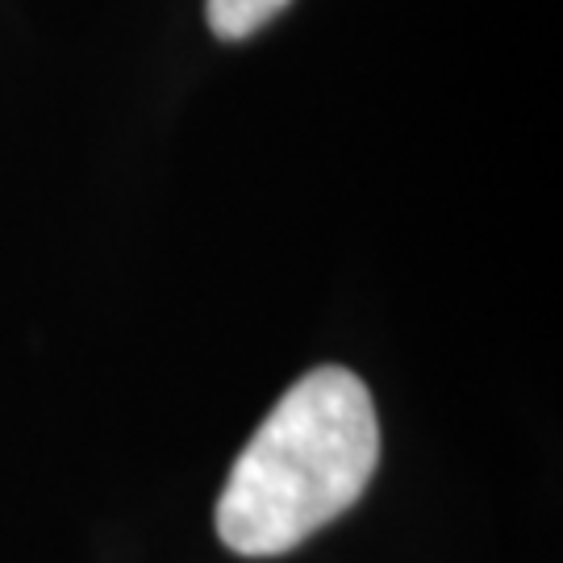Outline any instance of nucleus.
Returning a JSON list of instances; mask_svg holds the SVG:
<instances>
[{
    "mask_svg": "<svg viewBox=\"0 0 563 563\" xmlns=\"http://www.w3.org/2000/svg\"><path fill=\"white\" fill-rule=\"evenodd\" d=\"M288 0H209V30L225 42H239L260 34L267 21L284 13Z\"/></svg>",
    "mask_w": 563,
    "mask_h": 563,
    "instance_id": "obj_2",
    "label": "nucleus"
},
{
    "mask_svg": "<svg viewBox=\"0 0 563 563\" xmlns=\"http://www.w3.org/2000/svg\"><path fill=\"white\" fill-rule=\"evenodd\" d=\"M380 463L367 384L318 367L284 393L242 446L218 501V534L234 555L272 560L342 518Z\"/></svg>",
    "mask_w": 563,
    "mask_h": 563,
    "instance_id": "obj_1",
    "label": "nucleus"
}]
</instances>
